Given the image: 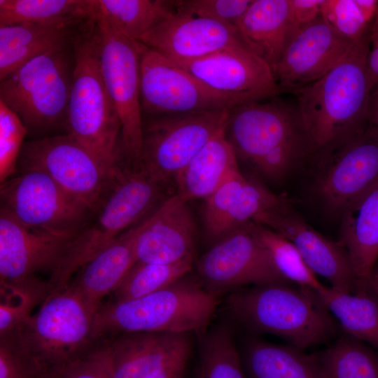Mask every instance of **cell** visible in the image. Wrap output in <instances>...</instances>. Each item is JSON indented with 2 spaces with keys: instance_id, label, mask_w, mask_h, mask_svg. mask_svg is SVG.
I'll list each match as a JSON object with an SVG mask.
<instances>
[{
  "instance_id": "3",
  "label": "cell",
  "mask_w": 378,
  "mask_h": 378,
  "mask_svg": "<svg viewBox=\"0 0 378 378\" xmlns=\"http://www.w3.org/2000/svg\"><path fill=\"white\" fill-rule=\"evenodd\" d=\"M225 307L252 335H274L303 350L327 342L339 326L316 291L289 284L239 288L226 295Z\"/></svg>"
},
{
  "instance_id": "42",
  "label": "cell",
  "mask_w": 378,
  "mask_h": 378,
  "mask_svg": "<svg viewBox=\"0 0 378 378\" xmlns=\"http://www.w3.org/2000/svg\"><path fill=\"white\" fill-rule=\"evenodd\" d=\"M45 378H108L96 358L90 353L49 373Z\"/></svg>"
},
{
  "instance_id": "29",
  "label": "cell",
  "mask_w": 378,
  "mask_h": 378,
  "mask_svg": "<svg viewBox=\"0 0 378 378\" xmlns=\"http://www.w3.org/2000/svg\"><path fill=\"white\" fill-rule=\"evenodd\" d=\"M241 356L250 378H323L314 354L290 344L253 335L244 342Z\"/></svg>"
},
{
  "instance_id": "23",
  "label": "cell",
  "mask_w": 378,
  "mask_h": 378,
  "mask_svg": "<svg viewBox=\"0 0 378 378\" xmlns=\"http://www.w3.org/2000/svg\"><path fill=\"white\" fill-rule=\"evenodd\" d=\"M94 21L0 26V80L38 56L73 47Z\"/></svg>"
},
{
  "instance_id": "35",
  "label": "cell",
  "mask_w": 378,
  "mask_h": 378,
  "mask_svg": "<svg viewBox=\"0 0 378 378\" xmlns=\"http://www.w3.org/2000/svg\"><path fill=\"white\" fill-rule=\"evenodd\" d=\"M193 256L173 263L136 262L111 294L112 301L139 298L170 285L191 272Z\"/></svg>"
},
{
  "instance_id": "9",
  "label": "cell",
  "mask_w": 378,
  "mask_h": 378,
  "mask_svg": "<svg viewBox=\"0 0 378 378\" xmlns=\"http://www.w3.org/2000/svg\"><path fill=\"white\" fill-rule=\"evenodd\" d=\"M125 167L106 164L68 134L24 141L18 162V171L46 174L95 213Z\"/></svg>"
},
{
  "instance_id": "50",
  "label": "cell",
  "mask_w": 378,
  "mask_h": 378,
  "mask_svg": "<svg viewBox=\"0 0 378 378\" xmlns=\"http://www.w3.org/2000/svg\"><path fill=\"white\" fill-rule=\"evenodd\" d=\"M378 12V11H377Z\"/></svg>"
},
{
  "instance_id": "17",
  "label": "cell",
  "mask_w": 378,
  "mask_h": 378,
  "mask_svg": "<svg viewBox=\"0 0 378 378\" xmlns=\"http://www.w3.org/2000/svg\"><path fill=\"white\" fill-rule=\"evenodd\" d=\"M355 41L337 32L321 15L300 26L273 70L280 93H293L321 78Z\"/></svg>"
},
{
  "instance_id": "2",
  "label": "cell",
  "mask_w": 378,
  "mask_h": 378,
  "mask_svg": "<svg viewBox=\"0 0 378 378\" xmlns=\"http://www.w3.org/2000/svg\"><path fill=\"white\" fill-rule=\"evenodd\" d=\"M262 101L232 108L225 135L237 159L266 180L279 181L312 156V148L295 104L276 97Z\"/></svg>"
},
{
  "instance_id": "37",
  "label": "cell",
  "mask_w": 378,
  "mask_h": 378,
  "mask_svg": "<svg viewBox=\"0 0 378 378\" xmlns=\"http://www.w3.org/2000/svg\"><path fill=\"white\" fill-rule=\"evenodd\" d=\"M1 284L0 337L6 335L26 321L34 309L47 297L43 281Z\"/></svg>"
},
{
  "instance_id": "38",
  "label": "cell",
  "mask_w": 378,
  "mask_h": 378,
  "mask_svg": "<svg viewBox=\"0 0 378 378\" xmlns=\"http://www.w3.org/2000/svg\"><path fill=\"white\" fill-rule=\"evenodd\" d=\"M27 130L18 116L0 101V182L18 172V158Z\"/></svg>"
},
{
  "instance_id": "8",
  "label": "cell",
  "mask_w": 378,
  "mask_h": 378,
  "mask_svg": "<svg viewBox=\"0 0 378 378\" xmlns=\"http://www.w3.org/2000/svg\"><path fill=\"white\" fill-rule=\"evenodd\" d=\"M143 169L126 167L91 220L72 238L66 255L49 281L50 294L64 290L75 274L158 203L162 187Z\"/></svg>"
},
{
  "instance_id": "43",
  "label": "cell",
  "mask_w": 378,
  "mask_h": 378,
  "mask_svg": "<svg viewBox=\"0 0 378 378\" xmlns=\"http://www.w3.org/2000/svg\"><path fill=\"white\" fill-rule=\"evenodd\" d=\"M365 69L368 83L372 91L374 86L378 83V12L372 26L370 27V49L367 57Z\"/></svg>"
},
{
  "instance_id": "33",
  "label": "cell",
  "mask_w": 378,
  "mask_h": 378,
  "mask_svg": "<svg viewBox=\"0 0 378 378\" xmlns=\"http://www.w3.org/2000/svg\"><path fill=\"white\" fill-rule=\"evenodd\" d=\"M314 356L323 378H378V351L347 334Z\"/></svg>"
},
{
  "instance_id": "7",
  "label": "cell",
  "mask_w": 378,
  "mask_h": 378,
  "mask_svg": "<svg viewBox=\"0 0 378 378\" xmlns=\"http://www.w3.org/2000/svg\"><path fill=\"white\" fill-rule=\"evenodd\" d=\"M74 66L73 46L38 56L1 81L0 101L32 139L66 133Z\"/></svg>"
},
{
  "instance_id": "18",
  "label": "cell",
  "mask_w": 378,
  "mask_h": 378,
  "mask_svg": "<svg viewBox=\"0 0 378 378\" xmlns=\"http://www.w3.org/2000/svg\"><path fill=\"white\" fill-rule=\"evenodd\" d=\"M252 221L281 234L298 248L307 266L326 279L330 287L342 292L355 291L358 279L347 253L338 243L319 233L292 208L288 200L260 214Z\"/></svg>"
},
{
  "instance_id": "15",
  "label": "cell",
  "mask_w": 378,
  "mask_h": 378,
  "mask_svg": "<svg viewBox=\"0 0 378 378\" xmlns=\"http://www.w3.org/2000/svg\"><path fill=\"white\" fill-rule=\"evenodd\" d=\"M319 160L313 191L331 216H342L378 183V136L368 127Z\"/></svg>"
},
{
  "instance_id": "32",
  "label": "cell",
  "mask_w": 378,
  "mask_h": 378,
  "mask_svg": "<svg viewBox=\"0 0 378 378\" xmlns=\"http://www.w3.org/2000/svg\"><path fill=\"white\" fill-rule=\"evenodd\" d=\"M200 335L193 378H246L231 325L227 322L211 325Z\"/></svg>"
},
{
  "instance_id": "22",
  "label": "cell",
  "mask_w": 378,
  "mask_h": 378,
  "mask_svg": "<svg viewBox=\"0 0 378 378\" xmlns=\"http://www.w3.org/2000/svg\"><path fill=\"white\" fill-rule=\"evenodd\" d=\"M188 202L174 195L137 225L136 262L167 264L193 256L195 223Z\"/></svg>"
},
{
  "instance_id": "34",
  "label": "cell",
  "mask_w": 378,
  "mask_h": 378,
  "mask_svg": "<svg viewBox=\"0 0 378 378\" xmlns=\"http://www.w3.org/2000/svg\"><path fill=\"white\" fill-rule=\"evenodd\" d=\"M244 225L267 251L278 272L290 284L318 291L321 284L296 246L281 234L254 221Z\"/></svg>"
},
{
  "instance_id": "27",
  "label": "cell",
  "mask_w": 378,
  "mask_h": 378,
  "mask_svg": "<svg viewBox=\"0 0 378 378\" xmlns=\"http://www.w3.org/2000/svg\"><path fill=\"white\" fill-rule=\"evenodd\" d=\"M225 127L211 138L176 176L177 193L188 202L206 199L239 170Z\"/></svg>"
},
{
  "instance_id": "48",
  "label": "cell",
  "mask_w": 378,
  "mask_h": 378,
  "mask_svg": "<svg viewBox=\"0 0 378 378\" xmlns=\"http://www.w3.org/2000/svg\"><path fill=\"white\" fill-rule=\"evenodd\" d=\"M368 280L370 285L378 294V265L374 267Z\"/></svg>"
},
{
  "instance_id": "19",
  "label": "cell",
  "mask_w": 378,
  "mask_h": 378,
  "mask_svg": "<svg viewBox=\"0 0 378 378\" xmlns=\"http://www.w3.org/2000/svg\"><path fill=\"white\" fill-rule=\"evenodd\" d=\"M174 63L220 92L241 95L251 101L268 99L281 94L271 67L245 46Z\"/></svg>"
},
{
  "instance_id": "10",
  "label": "cell",
  "mask_w": 378,
  "mask_h": 378,
  "mask_svg": "<svg viewBox=\"0 0 378 378\" xmlns=\"http://www.w3.org/2000/svg\"><path fill=\"white\" fill-rule=\"evenodd\" d=\"M230 110L145 117L140 169L164 185L225 127Z\"/></svg>"
},
{
  "instance_id": "28",
  "label": "cell",
  "mask_w": 378,
  "mask_h": 378,
  "mask_svg": "<svg viewBox=\"0 0 378 378\" xmlns=\"http://www.w3.org/2000/svg\"><path fill=\"white\" fill-rule=\"evenodd\" d=\"M316 293L345 334L378 351V294L369 280L358 281L353 293L326 286Z\"/></svg>"
},
{
  "instance_id": "6",
  "label": "cell",
  "mask_w": 378,
  "mask_h": 378,
  "mask_svg": "<svg viewBox=\"0 0 378 378\" xmlns=\"http://www.w3.org/2000/svg\"><path fill=\"white\" fill-rule=\"evenodd\" d=\"M95 312L70 286L53 294L37 312L9 334L0 337L31 359L43 378L88 355L93 349Z\"/></svg>"
},
{
  "instance_id": "26",
  "label": "cell",
  "mask_w": 378,
  "mask_h": 378,
  "mask_svg": "<svg viewBox=\"0 0 378 378\" xmlns=\"http://www.w3.org/2000/svg\"><path fill=\"white\" fill-rule=\"evenodd\" d=\"M338 243L358 281L368 280L378 259V183L342 215Z\"/></svg>"
},
{
  "instance_id": "47",
  "label": "cell",
  "mask_w": 378,
  "mask_h": 378,
  "mask_svg": "<svg viewBox=\"0 0 378 378\" xmlns=\"http://www.w3.org/2000/svg\"><path fill=\"white\" fill-rule=\"evenodd\" d=\"M358 10L365 21L370 24L378 10L377 0H354Z\"/></svg>"
},
{
  "instance_id": "40",
  "label": "cell",
  "mask_w": 378,
  "mask_h": 378,
  "mask_svg": "<svg viewBox=\"0 0 378 378\" xmlns=\"http://www.w3.org/2000/svg\"><path fill=\"white\" fill-rule=\"evenodd\" d=\"M321 15L334 29L354 41L362 37L370 27L354 0H324Z\"/></svg>"
},
{
  "instance_id": "31",
  "label": "cell",
  "mask_w": 378,
  "mask_h": 378,
  "mask_svg": "<svg viewBox=\"0 0 378 378\" xmlns=\"http://www.w3.org/2000/svg\"><path fill=\"white\" fill-rule=\"evenodd\" d=\"M95 20L94 0H0V26Z\"/></svg>"
},
{
  "instance_id": "24",
  "label": "cell",
  "mask_w": 378,
  "mask_h": 378,
  "mask_svg": "<svg viewBox=\"0 0 378 378\" xmlns=\"http://www.w3.org/2000/svg\"><path fill=\"white\" fill-rule=\"evenodd\" d=\"M236 27L246 45L273 71L300 27L290 0H253Z\"/></svg>"
},
{
  "instance_id": "25",
  "label": "cell",
  "mask_w": 378,
  "mask_h": 378,
  "mask_svg": "<svg viewBox=\"0 0 378 378\" xmlns=\"http://www.w3.org/2000/svg\"><path fill=\"white\" fill-rule=\"evenodd\" d=\"M136 230L137 225L121 233L85 265L68 284L94 312L136 262Z\"/></svg>"
},
{
  "instance_id": "39",
  "label": "cell",
  "mask_w": 378,
  "mask_h": 378,
  "mask_svg": "<svg viewBox=\"0 0 378 378\" xmlns=\"http://www.w3.org/2000/svg\"><path fill=\"white\" fill-rule=\"evenodd\" d=\"M253 0H175L176 12L236 27Z\"/></svg>"
},
{
  "instance_id": "30",
  "label": "cell",
  "mask_w": 378,
  "mask_h": 378,
  "mask_svg": "<svg viewBox=\"0 0 378 378\" xmlns=\"http://www.w3.org/2000/svg\"><path fill=\"white\" fill-rule=\"evenodd\" d=\"M95 20L135 41L175 13L173 1L94 0Z\"/></svg>"
},
{
  "instance_id": "11",
  "label": "cell",
  "mask_w": 378,
  "mask_h": 378,
  "mask_svg": "<svg viewBox=\"0 0 378 378\" xmlns=\"http://www.w3.org/2000/svg\"><path fill=\"white\" fill-rule=\"evenodd\" d=\"M140 96L143 116L230 110L252 102L213 90L140 42Z\"/></svg>"
},
{
  "instance_id": "16",
  "label": "cell",
  "mask_w": 378,
  "mask_h": 378,
  "mask_svg": "<svg viewBox=\"0 0 378 378\" xmlns=\"http://www.w3.org/2000/svg\"><path fill=\"white\" fill-rule=\"evenodd\" d=\"M74 236L25 225L0 209V283L46 282L41 275L48 282Z\"/></svg>"
},
{
  "instance_id": "4",
  "label": "cell",
  "mask_w": 378,
  "mask_h": 378,
  "mask_svg": "<svg viewBox=\"0 0 378 378\" xmlns=\"http://www.w3.org/2000/svg\"><path fill=\"white\" fill-rule=\"evenodd\" d=\"M218 302L190 272L151 294L103 302L94 314L93 339L132 332L200 335L211 325Z\"/></svg>"
},
{
  "instance_id": "44",
  "label": "cell",
  "mask_w": 378,
  "mask_h": 378,
  "mask_svg": "<svg viewBox=\"0 0 378 378\" xmlns=\"http://www.w3.org/2000/svg\"><path fill=\"white\" fill-rule=\"evenodd\" d=\"M324 0H290L293 15L298 27L309 23L321 15Z\"/></svg>"
},
{
  "instance_id": "14",
  "label": "cell",
  "mask_w": 378,
  "mask_h": 378,
  "mask_svg": "<svg viewBox=\"0 0 378 378\" xmlns=\"http://www.w3.org/2000/svg\"><path fill=\"white\" fill-rule=\"evenodd\" d=\"M195 267L200 283L218 298L246 286L291 284L244 225L212 244Z\"/></svg>"
},
{
  "instance_id": "41",
  "label": "cell",
  "mask_w": 378,
  "mask_h": 378,
  "mask_svg": "<svg viewBox=\"0 0 378 378\" xmlns=\"http://www.w3.org/2000/svg\"><path fill=\"white\" fill-rule=\"evenodd\" d=\"M0 378H43V373L28 356L0 340Z\"/></svg>"
},
{
  "instance_id": "12",
  "label": "cell",
  "mask_w": 378,
  "mask_h": 378,
  "mask_svg": "<svg viewBox=\"0 0 378 378\" xmlns=\"http://www.w3.org/2000/svg\"><path fill=\"white\" fill-rule=\"evenodd\" d=\"M0 209L20 223L52 233L74 236L96 214L46 174L18 170L1 183Z\"/></svg>"
},
{
  "instance_id": "36",
  "label": "cell",
  "mask_w": 378,
  "mask_h": 378,
  "mask_svg": "<svg viewBox=\"0 0 378 378\" xmlns=\"http://www.w3.org/2000/svg\"><path fill=\"white\" fill-rule=\"evenodd\" d=\"M256 179L243 176L228 207L225 223L226 235L256 216L286 202Z\"/></svg>"
},
{
  "instance_id": "45",
  "label": "cell",
  "mask_w": 378,
  "mask_h": 378,
  "mask_svg": "<svg viewBox=\"0 0 378 378\" xmlns=\"http://www.w3.org/2000/svg\"><path fill=\"white\" fill-rule=\"evenodd\" d=\"M191 353V348L182 351L151 378H183Z\"/></svg>"
},
{
  "instance_id": "20",
  "label": "cell",
  "mask_w": 378,
  "mask_h": 378,
  "mask_svg": "<svg viewBox=\"0 0 378 378\" xmlns=\"http://www.w3.org/2000/svg\"><path fill=\"white\" fill-rule=\"evenodd\" d=\"M192 334L132 332L95 342L90 354L108 378H151L191 348Z\"/></svg>"
},
{
  "instance_id": "5",
  "label": "cell",
  "mask_w": 378,
  "mask_h": 378,
  "mask_svg": "<svg viewBox=\"0 0 378 378\" xmlns=\"http://www.w3.org/2000/svg\"><path fill=\"white\" fill-rule=\"evenodd\" d=\"M100 44L96 21L74 44L75 66L66 134L106 164L122 168L121 125L102 75Z\"/></svg>"
},
{
  "instance_id": "46",
  "label": "cell",
  "mask_w": 378,
  "mask_h": 378,
  "mask_svg": "<svg viewBox=\"0 0 378 378\" xmlns=\"http://www.w3.org/2000/svg\"><path fill=\"white\" fill-rule=\"evenodd\" d=\"M367 127L378 136V92L372 91L367 113Z\"/></svg>"
},
{
  "instance_id": "49",
  "label": "cell",
  "mask_w": 378,
  "mask_h": 378,
  "mask_svg": "<svg viewBox=\"0 0 378 378\" xmlns=\"http://www.w3.org/2000/svg\"><path fill=\"white\" fill-rule=\"evenodd\" d=\"M377 91L378 92V83L374 86V88H373L372 91Z\"/></svg>"
},
{
  "instance_id": "1",
  "label": "cell",
  "mask_w": 378,
  "mask_h": 378,
  "mask_svg": "<svg viewBox=\"0 0 378 378\" xmlns=\"http://www.w3.org/2000/svg\"><path fill=\"white\" fill-rule=\"evenodd\" d=\"M370 31L318 80L295 91L312 155L322 158L363 132L372 90L366 76Z\"/></svg>"
},
{
  "instance_id": "21",
  "label": "cell",
  "mask_w": 378,
  "mask_h": 378,
  "mask_svg": "<svg viewBox=\"0 0 378 378\" xmlns=\"http://www.w3.org/2000/svg\"><path fill=\"white\" fill-rule=\"evenodd\" d=\"M139 42L174 62L194 60L232 47L247 46L236 27L178 12L153 27Z\"/></svg>"
},
{
  "instance_id": "13",
  "label": "cell",
  "mask_w": 378,
  "mask_h": 378,
  "mask_svg": "<svg viewBox=\"0 0 378 378\" xmlns=\"http://www.w3.org/2000/svg\"><path fill=\"white\" fill-rule=\"evenodd\" d=\"M101 37L102 75L121 125V141L127 167L139 169L144 116L140 96V42L95 20Z\"/></svg>"
}]
</instances>
